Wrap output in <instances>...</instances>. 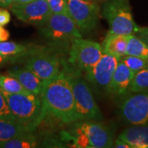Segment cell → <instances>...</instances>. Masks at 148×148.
Here are the masks:
<instances>
[{"label":"cell","mask_w":148,"mask_h":148,"mask_svg":"<svg viewBox=\"0 0 148 148\" xmlns=\"http://www.w3.org/2000/svg\"><path fill=\"white\" fill-rule=\"evenodd\" d=\"M134 35L139 37L142 40H143L148 45V27H138V30Z\"/></svg>","instance_id":"4316f807"},{"label":"cell","mask_w":148,"mask_h":148,"mask_svg":"<svg viewBox=\"0 0 148 148\" xmlns=\"http://www.w3.org/2000/svg\"><path fill=\"white\" fill-rule=\"evenodd\" d=\"M119 138L131 148H148V125H132L123 130Z\"/></svg>","instance_id":"2e32d148"},{"label":"cell","mask_w":148,"mask_h":148,"mask_svg":"<svg viewBox=\"0 0 148 148\" xmlns=\"http://www.w3.org/2000/svg\"><path fill=\"white\" fill-rule=\"evenodd\" d=\"M40 98L46 115L50 114L64 123L78 121L71 83L63 69L45 85Z\"/></svg>","instance_id":"6da1fadb"},{"label":"cell","mask_w":148,"mask_h":148,"mask_svg":"<svg viewBox=\"0 0 148 148\" xmlns=\"http://www.w3.org/2000/svg\"><path fill=\"white\" fill-rule=\"evenodd\" d=\"M119 106L121 118L132 125H148V91L127 92Z\"/></svg>","instance_id":"52a82bcc"},{"label":"cell","mask_w":148,"mask_h":148,"mask_svg":"<svg viewBox=\"0 0 148 148\" xmlns=\"http://www.w3.org/2000/svg\"><path fill=\"white\" fill-rule=\"evenodd\" d=\"M51 13L69 14L67 0H46Z\"/></svg>","instance_id":"cb8c5ba5"},{"label":"cell","mask_w":148,"mask_h":148,"mask_svg":"<svg viewBox=\"0 0 148 148\" xmlns=\"http://www.w3.org/2000/svg\"><path fill=\"white\" fill-rule=\"evenodd\" d=\"M16 59L12 58V57H8V56H5L2 53H0V66H3L8 64H11L14 61H16Z\"/></svg>","instance_id":"83f0119b"},{"label":"cell","mask_w":148,"mask_h":148,"mask_svg":"<svg viewBox=\"0 0 148 148\" xmlns=\"http://www.w3.org/2000/svg\"><path fill=\"white\" fill-rule=\"evenodd\" d=\"M33 0H15L13 4L11 6V8H20L22 6L26 5L27 3L32 2Z\"/></svg>","instance_id":"4dcf8cb0"},{"label":"cell","mask_w":148,"mask_h":148,"mask_svg":"<svg viewBox=\"0 0 148 148\" xmlns=\"http://www.w3.org/2000/svg\"><path fill=\"white\" fill-rule=\"evenodd\" d=\"M120 60L126 64L127 68L131 69L134 73L143 69H148V58L125 55Z\"/></svg>","instance_id":"603a6c76"},{"label":"cell","mask_w":148,"mask_h":148,"mask_svg":"<svg viewBox=\"0 0 148 148\" xmlns=\"http://www.w3.org/2000/svg\"><path fill=\"white\" fill-rule=\"evenodd\" d=\"M69 15L81 33L91 32L97 27L100 6L94 0H67Z\"/></svg>","instance_id":"ba28073f"},{"label":"cell","mask_w":148,"mask_h":148,"mask_svg":"<svg viewBox=\"0 0 148 148\" xmlns=\"http://www.w3.org/2000/svg\"><path fill=\"white\" fill-rule=\"evenodd\" d=\"M0 119H5L9 121L17 122L12 114L9 107L6 102L5 98L0 91Z\"/></svg>","instance_id":"d4e9b609"},{"label":"cell","mask_w":148,"mask_h":148,"mask_svg":"<svg viewBox=\"0 0 148 148\" xmlns=\"http://www.w3.org/2000/svg\"><path fill=\"white\" fill-rule=\"evenodd\" d=\"M15 0H0V7L3 8H11Z\"/></svg>","instance_id":"1f68e13d"},{"label":"cell","mask_w":148,"mask_h":148,"mask_svg":"<svg viewBox=\"0 0 148 148\" xmlns=\"http://www.w3.org/2000/svg\"><path fill=\"white\" fill-rule=\"evenodd\" d=\"M7 73L10 74L18 80L26 89L32 94L40 96L45 83L40 79L34 73L27 68H12Z\"/></svg>","instance_id":"5bb4252c"},{"label":"cell","mask_w":148,"mask_h":148,"mask_svg":"<svg viewBox=\"0 0 148 148\" xmlns=\"http://www.w3.org/2000/svg\"><path fill=\"white\" fill-rule=\"evenodd\" d=\"M129 36L108 32L101 45L103 53L110 54L121 59L126 55V49Z\"/></svg>","instance_id":"9a60e30c"},{"label":"cell","mask_w":148,"mask_h":148,"mask_svg":"<svg viewBox=\"0 0 148 148\" xmlns=\"http://www.w3.org/2000/svg\"><path fill=\"white\" fill-rule=\"evenodd\" d=\"M126 55L148 58V45L135 35H130L127 41Z\"/></svg>","instance_id":"44dd1931"},{"label":"cell","mask_w":148,"mask_h":148,"mask_svg":"<svg viewBox=\"0 0 148 148\" xmlns=\"http://www.w3.org/2000/svg\"><path fill=\"white\" fill-rule=\"evenodd\" d=\"M119 60L115 56L103 53L100 60L85 72L86 79L98 88L107 89Z\"/></svg>","instance_id":"8fae6325"},{"label":"cell","mask_w":148,"mask_h":148,"mask_svg":"<svg viewBox=\"0 0 148 148\" xmlns=\"http://www.w3.org/2000/svg\"><path fill=\"white\" fill-rule=\"evenodd\" d=\"M148 91V69L134 73L130 85L129 92Z\"/></svg>","instance_id":"7402d4cb"},{"label":"cell","mask_w":148,"mask_h":148,"mask_svg":"<svg viewBox=\"0 0 148 148\" xmlns=\"http://www.w3.org/2000/svg\"><path fill=\"white\" fill-rule=\"evenodd\" d=\"M41 27L43 35L54 41L71 40L82 37V33L69 14L51 13Z\"/></svg>","instance_id":"30bf717a"},{"label":"cell","mask_w":148,"mask_h":148,"mask_svg":"<svg viewBox=\"0 0 148 148\" xmlns=\"http://www.w3.org/2000/svg\"><path fill=\"white\" fill-rule=\"evenodd\" d=\"M63 70L68 76L73 89L78 120H101L102 114L90 91L87 81L82 72L68 62H64Z\"/></svg>","instance_id":"7a4b0ae2"},{"label":"cell","mask_w":148,"mask_h":148,"mask_svg":"<svg viewBox=\"0 0 148 148\" xmlns=\"http://www.w3.org/2000/svg\"><path fill=\"white\" fill-rule=\"evenodd\" d=\"M35 132L18 122L0 119V144L26 132Z\"/></svg>","instance_id":"ac0fdd59"},{"label":"cell","mask_w":148,"mask_h":148,"mask_svg":"<svg viewBox=\"0 0 148 148\" xmlns=\"http://www.w3.org/2000/svg\"><path fill=\"white\" fill-rule=\"evenodd\" d=\"M11 9L20 21L40 27L45 24L51 15L46 0H33L22 7Z\"/></svg>","instance_id":"7c38bea8"},{"label":"cell","mask_w":148,"mask_h":148,"mask_svg":"<svg viewBox=\"0 0 148 148\" xmlns=\"http://www.w3.org/2000/svg\"><path fill=\"white\" fill-rule=\"evenodd\" d=\"M102 16L109 24L110 32L129 36L138 30L129 0H107L103 6Z\"/></svg>","instance_id":"277c9868"},{"label":"cell","mask_w":148,"mask_h":148,"mask_svg":"<svg viewBox=\"0 0 148 148\" xmlns=\"http://www.w3.org/2000/svg\"><path fill=\"white\" fill-rule=\"evenodd\" d=\"M24 67L34 73L45 84L57 77L62 70L58 54L40 47H37L27 55Z\"/></svg>","instance_id":"5b68a950"},{"label":"cell","mask_w":148,"mask_h":148,"mask_svg":"<svg viewBox=\"0 0 148 148\" xmlns=\"http://www.w3.org/2000/svg\"><path fill=\"white\" fill-rule=\"evenodd\" d=\"M35 132H26L0 144V148H34L38 145Z\"/></svg>","instance_id":"d6986e66"},{"label":"cell","mask_w":148,"mask_h":148,"mask_svg":"<svg viewBox=\"0 0 148 148\" xmlns=\"http://www.w3.org/2000/svg\"><path fill=\"white\" fill-rule=\"evenodd\" d=\"M36 46H32L30 45L20 44L13 41H2L0 42V53L12 57L15 59L26 58L27 55L32 53Z\"/></svg>","instance_id":"e0dca14e"},{"label":"cell","mask_w":148,"mask_h":148,"mask_svg":"<svg viewBox=\"0 0 148 148\" xmlns=\"http://www.w3.org/2000/svg\"><path fill=\"white\" fill-rule=\"evenodd\" d=\"M9 37H10V34L8 31H7L3 27L0 26V42L8 40Z\"/></svg>","instance_id":"f1b7e54d"},{"label":"cell","mask_w":148,"mask_h":148,"mask_svg":"<svg viewBox=\"0 0 148 148\" xmlns=\"http://www.w3.org/2000/svg\"><path fill=\"white\" fill-rule=\"evenodd\" d=\"M94 1H95V2H103V1H105V0H94Z\"/></svg>","instance_id":"d6a6232c"},{"label":"cell","mask_w":148,"mask_h":148,"mask_svg":"<svg viewBox=\"0 0 148 148\" xmlns=\"http://www.w3.org/2000/svg\"><path fill=\"white\" fill-rule=\"evenodd\" d=\"M114 147L118 148H131L129 144H127L126 142L119 138L115 139V141L114 142Z\"/></svg>","instance_id":"f546056e"},{"label":"cell","mask_w":148,"mask_h":148,"mask_svg":"<svg viewBox=\"0 0 148 148\" xmlns=\"http://www.w3.org/2000/svg\"><path fill=\"white\" fill-rule=\"evenodd\" d=\"M70 42L68 63L81 72H86L93 67L103 54L101 45L94 40L77 37Z\"/></svg>","instance_id":"8992f818"},{"label":"cell","mask_w":148,"mask_h":148,"mask_svg":"<svg viewBox=\"0 0 148 148\" xmlns=\"http://www.w3.org/2000/svg\"><path fill=\"white\" fill-rule=\"evenodd\" d=\"M133 76L134 73L122 60H119L106 90L112 95L123 96L129 92Z\"/></svg>","instance_id":"4fadbf2b"},{"label":"cell","mask_w":148,"mask_h":148,"mask_svg":"<svg viewBox=\"0 0 148 148\" xmlns=\"http://www.w3.org/2000/svg\"><path fill=\"white\" fill-rule=\"evenodd\" d=\"M10 21V12L3 8H0V26L4 27L6 25H8Z\"/></svg>","instance_id":"484cf974"},{"label":"cell","mask_w":148,"mask_h":148,"mask_svg":"<svg viewBox=\"0 0 148 148\" xmlns=\"http://www.w3.org/2000/svg\"><path fill=\"white\" fill-rule=\"evenodd\" d=\"M72 131L81 133L86 138L90 148L114 147V132L101 120H78Z\"/></svg>","instance_id":"9c48e42d"},{"label":"cell","mask_w":148,"mask_h":148,"mask_svg":"<svg viewBox=\"0 0 148 148\" xmlns=\"http://www.w3.org/2000/svg\"><path fill=\"white\" fill-rule=\"evenodd\" d=\"M0 91L10 94L31 93L20 83L18 80L8 73H0Z\"/></svg>","instance_id":"ffe728a7"},{"label":"cell","mask_w":148,"mask_h":148,"mask_svg":"<svg viewBox=\"0 0 148 148\" xmlns=\"http://www.w3.org/2000/svg\"><path fill=\"white\" fill-rule=\"evenodd\" d=\"M2 94L16 121L36 131L46 116L40 96L32 93Z\"/></svg>","instance_id":"3957f363"}]
</instances>
